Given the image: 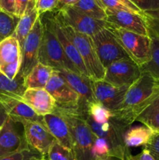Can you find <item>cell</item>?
I'll return each instance as SVG.
<instances>
[{"mask_svg":"<svg viewBox=\"0 0 159 160\" xmlns=\"http://www.w3.org/2000/svg\"><path fill=\"white\" fill-rule=\"evenodd\" d=\"M158 95V80L149 73H142L140 78L129 87L120 107L112 112V118L128 129Z\"/></svg>","mask_w":159,"mask_h":160,"instance_id":"obj_1","label":"cell"},{"mask_svg":"<svg viewBox=\"0 0 159 160\" xmlns=\"http://www.w3.org/2000/svg\"><path fill=\"white\" fill-rule=\"evenodd\" d=\"M40 17L43 24V34L39 50L38 62L51 67L57 71L68 70L80 73L65 56L62 45L53 29L48 12Z\"/></svg>","mask_w":159,"mask_h":160,"instance_id":"obj_2","label":"cell"},{"mask_svg":"<svg viewBox=\"0 0 159 160\" xmlns=\"http://www.w3.org/2000/svg\"><path fill=\"white\" fill-rule=\"evenodd\" d=\"M84 119L93 134L107 142L110 148L111 157L125 160L130 156V151L125 145L123 140L124 134L127 129L121 123L113 118L104 123H98L88 115L84 116Z\"/></svg>","mask_w":159,"mask_h":160,"instance_id":"obj_3","label":"cell"},{"mask_svg":"<svg viewBox=\"0 0 159 160\" xmlns=\"http://www.w3.org/2000/svg\"><path fill=\"white\" fill-rule=\"evenodd\" d=\"M45 90L55 102V110L75 115H87V109L81 102L79 95L69 85L57 70H54Z\"/></svg>","mask_w":159,"mask_h":160,"instance_id":"obj_4","label":"cell"},{"mask_svg":"<svg viewBox=\"0 0 159 160\" xmlns=\"http://www.w3.org/2000/svg\"><path fill=\"white\" fill-rule=\"evenodd\" d=\"M53 113L63 117L70 128L73 151L77 160H95L92 154L94 134L86 123L84 117L55 111Z\"/></svg>","mask_w":159,"mask_h":160,"instance_id":"obj_5","label":"cell"},{"mask_svg":"<svg viewBox=\"0 0 159 160\" xmlns=\"http://www.w3.org/2000/svg\"><path fill=\"white\" fill-rule=\"evenodd\" d=\"M59 19L65 35L76 47L80 55L90 78L93 80H104L105 68L100 62L90 36L77 32L71 27L65 24L60 17Z\"/></svg>","mask_w":159,"mask_h":160,"instance_id":"obj_6","label":"cell"},{"mask_svg":"<svg viewBox=\"0 0 159 160\" xmlns=\"http://www.w3.org/2000/svg\"><path fill=\"white\" fill-rule=\"evenodd\" d=\"M108 28L126 54L140 67L151 59V40L150 36H143L126 31L108 23Z\"/></svg>","mask_w":159,"mask_h":160,"instance_id":"obj_7","label":"cell"},{"mask_svg":"<svg viewBox=\"0 0 159 160\" xmlns=\"http://www.w3.org/2000/svg\"><path fill=\"white\" fill-rule=\"evenodd\" d=\"M100 62L104 68L115 61L128 58V55L107 28L90 36Z\"/></svg>","mask_w":159,"mask_h":160,"instance_id":"obj_8","label":"cell"},{"mask_svg":"<svg viewBox=\"0 0 159 160\" xmlns=\"http://www.w3.org/2000/svg\"><path fill=\"white\" fill-rule=\"evenodd\" d=\"M141 74L140 66L128 57L108 66L105 68L104 81L117 87H129Z\"/></svg>","mask_w":159,"mask_h":160,"instance_id":"obj_9","label":"cell"},{"mask_svg":"<svg viewBox=\"0 0 159 160\" xmlns=\"http://www.w3.org/2000/svg\"><path fill=\"white\" fill-rule=\"evenodd\" d=\"M57 11L61 20L77 32L92 36L108 26L106 20H98L79 12L72 6H65Z\"/></svg>","mask_w":159,"mask_h":160,"instance_id":"obj_10","label":"cell"},{"mask_svg":"<svg viewBox=\"0 0 159 160\" xmlns=\"http://www.w3.org/2000/svg\"><path fill=\"white\" fill-rule=\"evenodd\" d=\"M43 34V24L41 17L37 18L32 30L23 42L21 48L22 62L20 72L26 77L38 62V54Z\"/></svg>","mask_w":159,"mask_h":160,"instance_id":"obj_11","label":"cell"},{"mask_svg":"<svg viewBox=\"0 0 159 160\" xmlns=\"http://www.w3.org/2000/svg\"><path fill=\"white\" fill-rule=\"evenodd\" d=\"M105 12L107 14L106 21L110 24L136 34L149 36V31L143 13L116 9H105Z\"/></svg>","mask_w":159,"mask_h":160,"instance_id":"obj_12","label":"cell"},{"mask_svg":"<svg viewBox=\"0 0 159 160\" xmlns=\"http://www.w3.org/2000/svg\"><path fill=\"white\" fill-rule=\"evenodd\" d=\"M91 87L96 101L112 112L120 107L129 88V87H117L104 80L93 79H91Z\"/></svg>","mask_w":159,"mask_h":160,"instance_id":"obj_13","label":"cell"},{"mask_svg":"<svg viewBox=\"0 0 159 160\" xmlns=\"http://www.w3.org/2000/svg\"><path fill=\"white\" fill-rule=\"evenodd\" d=\"M24 139L27 145L42 156H47L55 138L47 128L38 122H27L23 124Z\"/></svg>","mask_w":159,"mask_h":160,"instance_id":"obj_14","label":"cell"},{"mask_svg":"<svg viewBox=\"0 0 159 160\" xmlns=\"http://www.w3.org/2000/svg\"><path fill=\"white\" fill-rule=\"evenodd\" d=\"M48 14L50 20H51V24H52L53 29H54L56 35H57L59 42L62 45V48H63V51L66 57L71 62V63L76 67V70L79 71L80 74L84 75V76L88 77V78H90V74H89L88 71H87V68H86L85 65H84V61H83L80 55L78 52L76 47L73 45V44L68 38V37L65 35V32H64L63 29H62V23H61L60 19H59V16H58L57 12L54 10L52 12H48Z\"/></svg>","mask_w":159,"mask_h":160,"instance_id":"obj_15","label":"cell"},{"mask_svg":"<svg viewBox=\"0 0 159 160\" xmlns=\"http://www.w3.org/2000/svg\"><path fill=\"white\" fill-rule=\"evenodd\" d=\"M17 123L8 117L0 131V159L30 147L19 133Z\"/></svg>","mask_w":159,"mask_h":160,"instance_id":"obj_16","label":"cell"},{"mask_svg":"<svg viewBox=\"0 0 159 160\" xmlns=\"http://www.w3.org/2000/svg\"><path fill=\"white\" fill-rule=\"evenodd\" d=\"M58 72L66 81L67 84L79 95L81 102L87 109V112L89 105L98 102L92 90L91 78L68 70H59Z\"/></svg>","mask_w":159,"mask_h":160,"instance_id":"obj_17","label":"cell"},{"mask_svg":"<svg viewBox=\"0 0 159 160\" xmlns=\"http://www.w3.org/2000/svg\"><path fill=\"white\" fill-rule=\"evenodd\" d=\"M22 101L40 116L53 113L56 108L55 100L45 89H26Z\"/></svg>","mask_w":159,"mask_h":160,"instance_id":"obj_18","label":"cell"},{"mask_svg":"<svg viewBox=\"0 0 159 160\" xmlns=\"http://www.w3.org/2000/svg\"><path fill=\"white\" fill-rule=\"evenodd\" d=\"M43 123L58 143L73 150L70 128L63 117L55 113L47 114L43 116Z\"/></svg>","mask_w":159,"mask_h":160,"instance_id":"obj_19","label":"cell"},{"mask_svg":"<svg viewBox=\"0 0 159 160\" xmlns=\"http://www.w3.org/2000/svg\"><path fill=\"white\" fill-rule=\"evenodd\" d=\"M26 88L24 77L19 72L13 80L6 78L0 72V103L8 102L12 100H23Z\"/></svg>","mask_w":159,"mask_h":160,"instance_id":"obj_20","label":"cell"},{"mask_svg":"<svg viewBox=\"0 0 159 160\" xmlns=\"http://www.w3.org/2000/svg\"><path fill=\"white\" fill-rule=\"evenodd\" d=\"M8 117L18 123L24 124L27 122H38L43 123V116L36 113L35 111L30 106L20 100H12L3 103Z\"/></svg>","mask_w":159,"mask_h":160,"instance_id":"obj_21","label":"cell"},{"mask_svg":"<svg viewBox=\"0 0 159 160\" xmlns=\"http://www.w3.org/2000/svg\"><path fill=\"white\" fill-rule=\"evenodd\" d=\"M54 69L51 67L37 62V65L24 78L26 89H45Z\"/></svg>","mask_w":159,"mask_h":160,"instance_id":"obj_22","label":"cell"},{"mask_svg":"<svg viewBox=\"0 0 159 160\" xmlns=\"http://www.w3.org/2000/svg\"><path fill=\"white\" fill-rule=\"evenodd\" d=\"M153 131L145 125L129 127L123 137L125 145L128 148L144 146L153 134Z\"/></svg>","mask_w":159,"mask_h":160,"instance_id":"obj_23","label":"cell"},{"mask_svg":"<svg viewBox=\"0 0 159 160\" xmlns=\"http://www.w3.org/2000/svg\"><path fill=\"white\" fill-rule=\"evenodd\" d=\"M21 57L20 44L13 34L0 42V68L18 60Z\"/></svg>","mask_w":159,"mask_h":160,"instance_id":"obj_24","label":"cell"},{"mask_svg":"<svg viewBox=\"0 0 159 160\" xmlns=\"http://www.w3.org/2000/svg\"><path fill=\"white\" fill-rule=\"evenodd\" d=\"M72 7L98 20H106L107 14L98 0H79Z\"/></svg>","mask_w":159,"mask_h":160,"instance_id":"obj_25","label":"cell"},{"mask_svg":"<svg viewBox=\"0 0 159 160\" xmlns=\"http://www.w3.org/2000/svg\"><path fill=\"white\" fill-rule=\"evenodd\" d=\"M38 17V12H37L36 8H34L32 11L27 12V13H25L23 17L20 18L13 35L18 40L20 48L23 46V42L32 30L33 27Z\"/></svg>","mask_w":159,"mask_h":160,"instance_id":"obj_26","label":"cell"},{"mask_svg":"<svg viewBox=\"0 0 159 160\" xmlns=\"http://www.w3.org/2000/svg\"><path fill=\"white\" fill-rule=\"evenodd\" d=\"M151 40V59L141 66L142 73H147L159 81V37L149 32Z\"/></svg>","mask_w":159,"mask_h":160,"instance_id":"obj_27","label":"cell"},{"mask_svg":"<svg viewBox=\"0 0 159 160\" xmlns=\"http://www.w3.org/2000/svg\"><path fill=\"white\" fill-rule=\"evenodd\" d=\"M20 17L0 10V42L14 34Z\"/></svg>","mask_w":159,"mask_h":160,"instance_id":"obj_28","label":"cell"},{"mask_svg":"<svg viewBox=\"0 0 159 160\" xmlns=\"http://www.w3.org/2000/svg\"><path fill=\"white\" fill-rule=\"evenodd\" d=\"M89 117H91L94 121L98 123H104L111 120L113 117L112 111L108 109L101 104L98 102L92 103L89 105L87 108V113Z\"/></svg>","mask_w":159,"mask_h":160,"instance_id":"obj_29","label":"cell"},{"mask_svg":"<svg viewBox=\"0 0 159 160\" xmlns=\"http://www.w3.org/2000/svg\"><path fill=\"white\" fill-rule=\"evenodd\" d=\"M47 158L48 160H77L73 150L62 146L56 141L50 148Z\"/></svg>","mask_w":159,"mask_h":160,"instance_id":"obj_30","label":"cell"},{"mask_svg":"<svg viewBox=\"0 0 159 160\" xmlns=\"http://www.w3.org/2000/svg\"><path fill=\"white\" fill-rule=\"evenodd\" d=\"M136 121L148 127L153 132L159 133V109H146L137 117Z\"/></svg>","mask_w":159,"mask_h":160,"instance_id":"obj_31","label":"cell"},{"mask_svg":"<svg viewBox=\"0 0 159 160\" xmlns=\"http://www.w3.org/2000/svg\"><path fill=\"white\" fill-rule=\"evenodd\" d=\"M43 157L44 156L29 147L10 156L1 158L0 160H41Z\"/></svg>","mask_w":159,"mask_h":160,"instance_id":"obj_32","label":"cell"},{"mask_svg":"<svg viewBox=\"0 0 159 160\" xmlns=\"http://www.w3.org/2000/svg\"><path fill=\"white\" fill-rule=\"evenodd\" d=\"M149 32L159 37V8L143 12Z\"/></svg>","mask_w":159,"mask_h":160,"instance_id":"obj_33","label":"cell"},{"mask_svg":"<svg viewBox=\"0 0 159 160\" xmlns=\"http://www.w3.org/2000/svg\"><path fill=\"white\" fill-rule=\"evenodd\" d=\"M92 154L95 160L101 159L105 157H111L110 148L107 142L103 138L95 136L93 148H92Z\"/></svg>","mask_w":159,"mask_h":160,"instance_id":"obj_34","label":"cell"},{"mask_svg":"<svg viewBox=\"0 0 159 160\" xmlns=\"http://www.w3.org/2000/svg\"><path fill=\"white\" fill-rule=\"evenodd\" d=\"M144 149L154 160H159V133H153L147 143L144 145Z\"/></svg>","mask_w":159,"mask_h":160,"instance_id":"obj_35","label":"cell"},{"mask_svg":"<svg viewBox=\"0 0 159 160\" xmlns=\"http://www.w3.org/2000/svg\"><path fill=\"white\" fill-rule=\"evenodd\" d=\"M22 57L18 60L12 62V63L6 64L0 68V72L4 74L6 78L10 80H13L17 77L18 73L20 72V67H21Z\"/></svg>","mask_w":159,"mask_h":160,"instance_id":"obj_36","label":"cell"},{"mask_svg":"<svg viewBox=\"0 0 159 160\" xmlns=\"http://www.w3.org/2000/svg\"><path fill=\"white\" fill-rule=\"evenodd\" d=\"M59 0H36L35 8L39 16L55 10Z\"/></svg>","mask_w":159,"mask_h":160,"instance_id":"obj_37","label":"cell"},{"mask_svg":"<svg viewBox=\"0 0 159 160\" xmlns=\"http://www.w3.org/2000/svg\"><path fill=\"white\" fill-rule=\"evenodd\" d=\"M142 12L159 8V0H130Z\"/></svg>","mask_w":159,"mask_h":160,"instance_id":"obj_38","label":"cell"},{"mask_svg":"<svg viewBox=\"0 0 159 160\" xmlns=\"http://www.w3.org/2000/svg\"><path fill=\"white\" fill-rule=\"evenodd\" d=\"M104 9H116V10L132 11L126 7L119 0H98Z\"/></svg>","mask_w":159,"mask_h":160,"instance_id":"obj_39","label":"cell"},{"mask_svg":"<svg viewBox=\"0 0 159 160\" xmlns=\"http://www.w3.org/2000/svg\"><path fill=\"white\" fill-rule=\"evenodd\" d=\"M0 10L16 16L15 0H0Z\"/></svg>","mask_w":159,"mask_h":160,"instance_id":"obj_40","label":"cell"},{"mask_svg":"<svg viewBox=\"0 0 159 160\" xmlns=\"http://www.w3.org/2000/svg\"><path fill=\"white\" fill-rule=\"evenodd\" d=\"M31 0H15L16 16L18 17H23L27 9Z\"/></svg>","mask_w":159,"mask_h":160,"instance_id":"obj_41","label":"cell"},{"mask_svg":"<svg viewBox=\"0 0 159 160\" xmlns=\"http://www.w3.org/2000/svg\"><path fill=\"white\" fill-rule=\"evenodd\" d=\"M125 160H154V159L151 157L150 153L148 152L146 149L143 148V150L140 153L136 155V156H132V155H130V156H128V157Z\"/></svg>","mask_w":159,"mask_h":160,"instance_id":"obj_42","label":"cell"},{"mask_svg":"<svg viewBox=\"0 0 159 160\" xmlns=\"http://www.w3.org/2000/svg\"><path fill=\"white\" fill-rule=\"evenodd\" d=\"M7 118L8 114L7 112H6V109H5L4 106H3L2 103H0V131H1L3 125L6 123Z\"/></svg>","mask_w":159,"mask_h":160,"instance_id":"obj_43","label":"cell"},{"mask_svg":"<svg viewBox=\"0 0 159 160\" xmlns=\"http://www.w3.org/2000/svg\"><path fill=\"white\" fill-rule=\"evenodd\" d=\"M119 1L121 2L122 3H123L126 7L129 8L130 10H132V12H137V13H140V14L143 13V12H142V11L140 10L137 6H135V5H134L130 0H119Z\"/></svg>","mask_w":159,"mask_h":160,"instance_id":"obj_44","label":"cell"},{"mask_svg":"<svg viewBox=\"0 0 159 160\" xmlns=\"http://www.w3.org/2000/svg\"><path fill=\"white\" fill-rule=\"evenodd\" d=\"M79 0H59V3H58V6L56 8L55 10H59V9H62V8L65 7V6H72L75 4Z\"/></svg>","mask_w":159,"mask_h":160,"instance_id":"obj_45","label":"cell"},{"mask_svg":"<svg viewBox=\"0 0 159 160\" xmlns=\"http://www.w3.org/2000/svg\"><path fill=\"white\" fill-rule=\"evenodd\" d=\"M147 109H159V95L155 98V99H154V101L151 103V106H150L149 107L147 108Z\"/></svg>","mask_w":159,"mask_h":160,"instance_id":"obj_46","label":"cell"},{"mask_svg":"<svg viewBox=\"0 0 159 160\" xmlns=\"http://www.w3.org/2000/svg\"><path fill=\"white\" fill-rule=\"evenodd\" d=\"M115 159H116V158H115ZM115 159H114L113 157H105V158H103V159H98V160H116Z\"/></svg>","mask_w":159,"mask_h":160,"instance_id":"obj_47","label":"cell"},{"mask_svg":"<svg viewBox=\"0 0 159 160\" xmlns=\"http://www.w3.org/2000/svg\"><path fill=\"white\" fill-rule=\"evenodd\" d=\"M41 160H48V158H47V156H44L43 158H42Z\"/></svg>","mask_w":159,"mask_h":160,"instance_id":"obj_48","label":"cell"}]
</instances>
